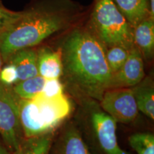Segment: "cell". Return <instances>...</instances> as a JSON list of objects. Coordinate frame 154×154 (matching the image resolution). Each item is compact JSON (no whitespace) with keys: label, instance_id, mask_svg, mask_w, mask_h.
Listing matches in <instances>:
<instances>
[{"label":"cell","instance_id":"6da1fadb","mask_svg":"<svg viewBox=\"0 0 154 154\" xmlns=\"http://www.w3.org/2000/svg\"><path fill=\"white\" fill-rule=\"evenodd\" d=\"M60 49L67 85L78 95L100 101L112 77L104 45L90 30L76 29Z\"/></svg>","mask_w":154,"mask_h":154},{"label":"cell","instance_id":"7a4b0ae2","mask_svg":"<svg viewBox=\"0 0 154 154\" xmlns=\"http://www.w3.org/2000/svg\"><path fill=\"white\" fill-rule=\"evenodd\" d=\"M77 13L68 0H42L26 10L0 34L4 63L22 49L33 48L66 28Z\"/></svg>","mask_w":154,"mask_h":154},{"label":"cell","instance_id":"3957f363","mask_svg":"<svg viewBox=\"0 0 154 154\" xmlns=\"http://www.w3.org/2000/svg\"><path fill=\"white\" fill-rule=\"evenodd\" d=\"M19 119L24 138L54 133L72 111L64 94L47 97L42 94L32 99H19Z\"/></svg>","mask_w":154,"mask_h":154},{"label":"cell","instance_id":"277c9868","mask_svg":"<svg viewBox=\"0 0 154 154\" xmlns=\"http://www.w3.org/2000/svg\"><path fill=\"white\" fill-rule=\"evenodd\" d=\"M90 31L106 48L121 46L131 49L135 46L134 27L112 0H96Z\"/></svg>","mask_w":154,"mask_h":154},{"label":"cell","instance_id":"5b68a950","mask_svg":"<svg viewBox=\"0 0 154 154\" xmlns=\"http://www.w3.org/2000/svg\"><path fill=\"white\" fill-rule=\"evenodd\" d=\"M19 101L12 88L0 83V136L11 153L24 138L19 119Z\"/></svg>","mask_w":154,"mask_h":154},{"label":"cell","instance_id":"8992f818","mask_svg":"<svg viewBox=\"0 0 154 154\" xmlns=\"http://www.w3.org/2000/svg\"><path fill=\"white\" fill-rule=\"evenodd\" d=\"M100 106L116 122L131 123L138 116V109L132 88H110L104 92Z\"/></svg>","mask_w":154,"mask_h":154},{"label":"cell","instance_id":"52a82bcc","mask_svg":"<svg viewBox=\"0 0 154 154\" xmlns=\"http://www.w3.org/2000/svg\"><path fill=\"white\" fill-rule=\"evenodd\" d=\"M95 154H131L119 145L116 121L104 111L96 110L91 115Z\"/></svg>","mask_w":154,"mask_h":154},{"label":"cell","instance_id":"ba28073f","mask_svg":"<svg viewBox=\"0 0 154 154\" xmlns=\"http://www.w3.org/2000/svg\"><path fill=\"white\" fill-rule=\"evenodd\" d=\"M145 77L143 58L136 46L130 49L129 54L118 72L112 74L110 88H131Z\"/></svg>","mask_w":154,"mask_h":154},{"label":"cell","instance_id":"9c48e42d","mask_svg":"<svg viewBox=\"0 0 154 154\" xmlns=\"http://www.w3.org/2000/svg\"><path fill=\"white\" fill-rule=\"evenodd\" d=\"M48 154H91L79 131L73 124L67 126L54 141Z\"/></svg>","mask_w":154,"mask_h":154},{"label":"cell","instance_id":"30bf717a","mask_svg":"<svg viewBox=\"0 0 154 154\" xmlns=\"http://www.w3.org/2000/svg\"><path fill=\"white\" fill-rule=\"evenodd\" d=\"M36 52L38 75L45 79H60L63 74L61 49L54 50L44 47Z\"/></svg>","mask_w":154,"mask_h":154},{"label":"cell","instance_id":"8fae6325","mask_svg":"<svg viewBox=\"0 0 154 154\" xmlns=\"http://www.w3.org/2000/svg\"><path fill=\"white\" fill-rule=\"evenodd\" d=\"M7 61H9L14 66L17 74L18 83L38 75L37 52L33 48L18 51Z\"/></svg>","mask_w":154,"mask_h":154},{"label":"cell","instance_id":"7c38bea8","mask_svg":"<svg viewBox=\"0 0 154 154\" xmlns=\"http://www.w3.org/2000/svg\"><path fill=\"white\" fill-rule=\"evenodd\" d=\"M134 44L143 59L151 60L154 53V22L151 17L142 21L134 28Z\"/></svg>","mask_w":154,"mask_h":154},{"label":"cell","instance_id":"4fadbf2b","mask_svg":"<svg viewBox=\"0 0 154 154\" xmlns=\"http://www.w3.org/2000/svg\"><path fill=\"white\" fill-rule=\"evenodd\" d=\"M133 27L151 17L149 0H112Z\"/></svg>","mask_w":154,"mask_h":154},{"label":"cell","instance_id":"5bb4252c","mask_svg":"<svg viewBox=\"0 0 154 154\" xmlns=\"http://www.w3.org/2000/svg\"><path fill=\"white\" fill-rule=\"evenodd\" d=\"M135 100L138 111L154 120V86L151 77H144L138 84L133 86Z\"/></svg>","mask_w":154,"mask_h":154},{"label":"cell","instance_id":"9a60e30c","mask_svg":"<svg viewBox=\"0 0 154 154\" xmlns=\"http://www.w3.org/2000/svg\"><path fill=\"white\" fill-rule=\"evenodd\" d=\"M53 140V133L24 138L17 151L12 154H48Z\"/></svg>","mask_w":154,"mask_h":154},{"label":"cell","instance_id":"2e32d148","mask_svg":"<svg viewBox=\"0 0 154 154\" xmlns=\"http://www.w3.org/2000/svg\"><path fill=\"white\" fill-rule=\"evenodd\" d=\"M45 80L40 75H37L17 83L11 88L19 99H32L41 93Z\"/></svg>","mask_w":154,"mask_h":154},{"label":"cell","instance_id":"e0dca14e","mask_svg":"<svg viewBox=\"0 0 154 154\" xmlns=\"http://www.w3.org/2000/svg\"><path fill=\"white\" fill-rule=\"evenodd\" d=\"M131 147L137 154H154V135L152 133H136L128 138Z\"/></svg>","mask_w":154,"mask_h":154},{"label":"cell","instance_id":"ac0fdd59","mask_svg":"<svg viewBox=\"0 0 154 154\" xmlns=\"http://www.w3.org/2000/svg\"><path fill=\"white\" fill-rule=\"evenodd\" d=\"M129 51L130 49L121 46H112L106 48V59L112 74L118 72L124 64Z\"/></svg>","mask_w":154,"mask_h":154},{"label":"cell","instance_id":"d6986e66","mask_svg":"<svg viewBox=\"0 0 154 154\" xmlns=\"http://www.w3.org/2000/svg\"><path fill=\"white\" fill-rule=\"evenodd\" d=\"M0 83L9 87H12L18 83L16 70L9 61L4 63L0 70Z\"/></svg>","mask_w":154,"mask_h":154},{"label":"cell","instance_id":"ffe728a7","mask_svg":"<svg viewBox=\"0 0 154 154\" xmlns=\"http://www.w3.org/2000/svg\"><path fill=\"white\" fill-rule=\"evenodd\" d=\"M41 94L47 97H55L63 94V86L59 79H46Z\"/></svg>","mask_w":154,"mask_h":154},{"label":"cell","instance_id":"44dd1931","mask_svg":"<svg viewBox=\"0 0 154 154\" xmlns=\"http://www.w3.org/2000/svg\"><path fill=\"white\" fill-rule=\"evenodd\" d=\"M22 11H14L0 4V34L20 17Z\"/></svg>","mask_w":154,"mask_h":154},{"label":"cell","instance_id":"7402d4cb","mask_svg":"<svg viewBox=\"0 0 154 154\" xmlns=\"http://www.w3.org/2000/svg\"><path fill=\"white\" fill-rule=\"evenodd\" d=\"M0 154H12L1 141H0Z\"/></svg>","mask_w":154,"mask_h":154},{"label":"cell","instance_id":"603a6c76","mask_svg":"<svg viewBox=\"0 0 154 154\" xmlns=\"http://www.w3.org/2000/svg\"><path fill=\"white\" fill-rule=\"evenodd\" d=\"M150 5V13H151V17L153 19L154 17V0H149Z\"/></svg>","mask_w":154,"mask_h":154},{"label":"cell","instance_id":"cb8c5ba5","mask_svg":"<svg viewBox=\"0 0 154 154\" xmlns=\"http://www.w3.org/2000/svg\"><path fill=\"white\" fill-rule=\"evenodd\" d=\"M3 64H4V61H3L2 57L1 51H0V70H1V69H2V67Z\"/></svg>","mask_w":154,"mask_h":154}]
</instances>
